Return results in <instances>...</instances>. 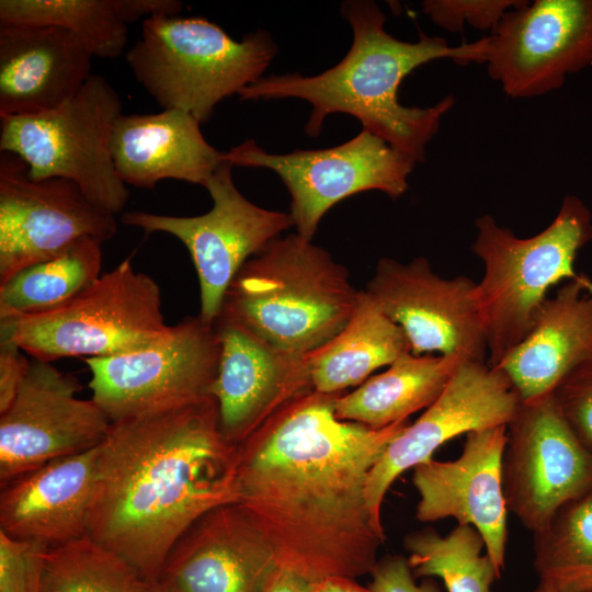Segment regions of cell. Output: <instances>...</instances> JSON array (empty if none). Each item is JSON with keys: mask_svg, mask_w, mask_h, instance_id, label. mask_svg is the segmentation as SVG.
I'll use <instances>...</instances> for the list:
<instances>
[{"mask_svg": "<svg viewBox=\"0 0 592 592\" xmlns=\"http://www.w3.org/2000/svg\"><path fill=\"white\" fill-rule=\"evenodd\" d=\"M314 583L294 570L276 566L262 592H312Z\"/></svg>", "mask_w": 592, "mask_h": 592, "instance_id": "38", "label": "cell"}, {"mask_svg": "<svg viewBox=\"0 0 592 592\" xmlns=\"http://www.w3.org/2000/svg\"><path fill=\"white\" fill-rule=\"evenodd\" d=\"M276 566L265 539L231 503L206 513L180 537L157 583L169 592H262Z\"/></svg>", "mask_w": 592, "mask_h": 592, "instance_id": "20", "label": "cell"}, {"mask_svg": "<svg viewBox=\"0 0 592 592\" xmlns=\"http://www.w3.org/2000/svg\"><path fill=\"white\" fill-rule=\"evenodd\" d=\"M98 446L52 460L1 486L0 531L48 547L87 535Z\"/></svg>", "mask_w": 592, "mask_h": 592, "instance_id": "22", "label": "cell"}, {"mask_svg": "<svg viewBox=\"0 0 592 592\" xmlns=\"http://www.w3.org/2000/svg\"><path fill=\"white\" fill-rule=\"evenodd\" d=\"M147 592H169L158 583H149Z\"/></svg>", "mask_w": 592, "mask_h": 592, "instance_id": "40", "label": "cell"}, {"mask_svg": "<svg viewBox=\"0 0 592 592\" xmlns=\"http://www.w3.org/2000/svg\"><path fill=\"white\" fill-rule=\"evenodd\" d=\"M407 353L411 349L402 329L360 291L343 329L306 355L312 390L331 395L360 386L375 369Z\"/></svg>", "mask_w": 592, "mask_h": 592, "instance_id": "25", "label": "cell"}, {"mask_svg": "<svg viewBox=\"0 0 592 592\" xmlns=\"http://www.w3.org/2000/svg\"><path fill=\"white\" fill-rule=\"evenodd\" d=\"M115 5L126 24L155 15L177 16L183 8L178 0H115Z\"/></svg>", "mask_w": 592, "mask_h": 592, "instance_id": "37", "label": "cell"}, {"mask_svg": "<svg viewBox=\"0 0 592 592\" xmlns=\"http://www.w3.org/2000/svg\"><path fill=\"white\" fill-rule=\"evenodd\" d=\"M102 243L80 238L0 284V319L49 311L79 295L102 275Z\"/></svg>", "mask_w": 592, "mask_h": 592, "instance_id": "27", "label": "cell"}, {"mask_svg": "<svg viewBox=\"0 0 592 592\" xmlns=\"http://www.w3.org/2000/svg\"><path fill=\"white\" fill-rule=\"evenodd\" d=\"M524 0H425L422 11L448 32H460L465 24L493 32L504 14Z\"/></svg>", "mask_w": 592, "mask_h": 592, "instance_id": "33", "label": "cell"}, {"mask_svg": "<svg viewBox=\"0 0 592 592\" xmlns=\"http://www.w3.org/2000/svg\"><path fill=\"white\" fill-rule=\"evenodd\" d=\"M358 295L345 266L293 234L274 239L242 265L219 316L276 350L305 356L343 329Z\"/></svg>", "mask_w": 592, "mask_h": 592, "instance_id": "4", "label": "cell"}, {"mask_svg": "<svg viewBox=\"0 0 592 592\" xmlns=\"http://www.w3.org/2000/svg\"><path fill=\"white\" fill-rule=\"evenodd\" d=\"M92 54L70 32L0 23V116L54 110L92 76Z\"/></svg>", "mask_w": 592, "mask_h": 592, "instance_id": "21", "label": "cell"}, {"mask_svg": "<svg viewBox=\"0 0 592 592\" xmlns=\"http://www.w3.org/2000/svg\"><path fill=\"white\" fill-rule=\"evenodd\" d=\"M237 463L212 396L113 421L98 446L87 535L157 583L180 537L238 502Z\"/></svg>", "mask_w": 592, "mask_h": 592, "instance_id": "2", "label": "cell"}, {"mask_svg": "<svg viewBox=\"0 0 592 592\" xmlns=\"http://www.w3.org/2000/svg\"><path fill=\"white\" fill-rule=\"evenodd\" d=\"M341 14L350 23L353 42L343 59L315 76L285 73L262 77L242 89L243 101L296 98L310 103L305 132L317 137L326 117L345 113L363 129L411 157L425 160V148L437 133L441 119L455 103L451 95L430 107H409L399 102L403 79L418 67L441 58L459 65L485 64L486 37L451 46L443 37L420 33L419 41H400L385 30L386 16L377 3L349 0Z\"/></svg>", "mask_w": 592, "mask_h": 592, "instance_id": "3", "label": "cell"}, {"mask_svg": "<svg viewBox=\"0 0 592 592\" xmlns=\"http://www.w3.org/2000/svg\"><path fill=\"white\" fill-rule=\"evenodd\" d=\"M371 592H442L432 578L415 583L407 558L391 556L377 562L372 571Z\"/></svg>", "mask_w": 592, "mask_h": 592, "instance_id": "35", "label": "cell"}, {"mask_svg": "<svg viewBox=\"0 0 592 592\" xmlns=\"http://www.w3.org/2000/svg\"><path fill=\"white\" fill-rule=\"evenodd\" d=\"M340 394L310 390L238 449V504L276 565L312 582L372 573L385 539L366 502L368 475L407 420L384 429L337 418Z\"/></svg>", "mask_w": 592, "mask_h": 592, "instance_id": "1", "label": "cell"}, {"mask_svg": "<svg viewBox=\"0 0 592 592\" xmlns=\"http://www.w3.org/2000/svg\"><path fill=\"white\" fill-rule=\"evenodd\" d=\"M312 592H371L357 584L353 579L348 578H327L314 583Z\"/></svg>", "mask_w": 592, "mask_h": 592, "instance_id": "39", "label": "cell"}, {"mask_svg": "<svg viewBox=\"0 0 592 592\" xmlns=\"http://www.w3.org/2000/svg\"><path fill=\"white\" fill-rule=\"evenodd\" d=\"M221 343L218 373L210 388L220 429L236 445L294 399L312 390L305 356L269 345L223 316L214 322Z\"/></svg>", "mask_w": 592, "mask_h": 592, "instance_id": "19", "label": "cell"}, {"mask_svg": "<svg viewBox=\"0 0 592 592\" xmlns=\"http://www.w3.org/2000/svg\"><path fill=\"white\" fill-rule=\"evenodd\" d=\"M200 121L178 109L155 114H121L111 138L117 175L125 185L155 190L167 179L205 186L225 152L204 137Z\"/></svg>", "mask_w": 592, "mask_h": 592, "instance_id": "23", "label": "cell"}, {"mask_svg": "<svg viewBox=\"0 0 592 592\" xmlns=\"http://www.w3.org/2000/svg\"><path fill=\"white\" fill-rule=\"evenodd\" d=\"M116 231L115 215L92 203L75 182L33 180L19 156L0 151V284L80 238L104 242Z\"/></svg>", "mask_w": 592, "mask_h": 592, "instance_id": "13", "label": "cell"}, {"mask_svg": "<svg viewBox=\"0 0 592 592\" xmlns=\"http://www.w3.org/2000/svg\"><path fill=\"white\" fill-rule=\"evenodd\" d=\"M462 361L453 355L407 353L352 392L339 395L335 415L376 430L405 421L440 397Z\"/></svg>", "mask_w": 592, "mask_h": 592, "instance_id": "26", "label": "cell"}, {"mask_svg": "<svg viewBox=\"0 0 592 592\" xmlns=\"http://www.w3.org/2000/svg\"><path fill=\"white\" fill-rule=\"evenodd\" d=\"M150 582L88 535L49 547L41 592H147Z\"/></svg>", "mask_w": 592, "mask_h": 592, "instance_id": "31", "label": "cell"}, {"mask_svg": "<svg viewBox=\"0 0 592 592\" xmlns=\"http://www.w3.org/2000/svg\"><path fill=\"white\" fill-rule=\"evenodd\" d=\"M225 160L234 167L273 170L291 194L296 234L307 240L325 214L349 196L372 190L394 200L403 195L417 163L366 129L335 147L288 153L266 152L247 139L226 151Z\"/></svg>", "mask_w": 592, "mask_h": 592, "instance_id": "10", "label": "cell"}, {"mask_svg": "<svg viewBox=\"0 0 592 592\" xmlns=\"http://www.w3.org/2000/svg\"><path fill=\"white\" fill-rule=\"evenodd\" d=\"M276 53L264 30L236 41L203 18L155 15L143 21L126 62L162 109L205 123L221 100L260 80Z\"/></svg>", "mask_w": 592, "mask_h": 592, "instance_id": "6", "label": "cell"}, {"mask_svg": "<svg viewBox=\"0 0 592 592\" xmlns=\"http://www.w3.org/2000/svg\"><path fill=\"white\" fill-rule=\"evenodd\" d=\"M220 354L215 325L198 315L147 346L83 360L91 372V399L113 422L210 396Z\"/></svg>", "mask_w": 592, "mask_h": 592, "instance_id": "9", "label": "cell"}, {"mask_svg": "<svg viewBox=\"0 0 592 592\" xmlns=\"http://www.w3.org/2000/svg\"><path fill=\"white\" fill-rule=\"evenodd\" d=\"M553 396L574 436L592 453V358L568 373Z\"/></svg>", "mask_w": 592, "mask_h": 592, "instance_id": "34", "label": "cell"}, {"mask_svg": "<svg viewBox=\"0 0 592 592\" xmlns=\"http://www.w3.org/2000/svg\"><path fill=\"white\" fill-rule=\"evenodd\" d=\"M521 401L501 369L485 362L463 360L440 397L389 443L372 468L365 494L375 525L384 531L382 503L399 475L432 459L440 446L456 436L508 425Z\"/></svg>", "mask_w": 592, "mask_h": 592, "instance_id": "17", "label": "cell"}, {"mask_svg": "<svg viewBox=\"0 0 592 592\" xmlns=\"http://www.w3.org/2000/svg\"><path fill=\"white\" fill-rule=\"evenodd\" d=\"M79 380L33 358L9 409L0 414V487L43 465L96 447L111 421Z\"/></svg>", "mask_w": 592, "mask_h": 592, "instance_id": "15", "label": "cell"}, {"mask_svg": "<svg viewBox=\"0 0 592 592\" xmlns=\"http://www.w3.org/2000/svg\"><path fill=\"white\" fill-rule=\"evenodd\" d=\"M232 167L225 160L205 184L213 206L203 215L133 210L121 217L124 225L172 235L186 247L198 277L200 316L208 323L218 318L242 265L294 226L291 213L266 209L247 200L234 183Z\"/></svg>", "mask_w": 592, "mask_h": 592, "instance_id": "11", "label": "cell"}, {"mask_svg": "<svg viewBox=\"0 0 592 592\" xmlns=\"http://www.w3.org/2000/svg\"><path fill=\"white\" fill-rule=\"evenodd\" d=\"M486 42L488 73L508 96L557 90L592 66V0H524Z\"/></svg>", "mask_w": 592, "mask_h": 592, "instance_id": "14", "label": "cell"}, {"mask_svg": "<svg viewBox=\"0 0 592 592\" xmlns=\"http://www.w3.org/2000/svg\"><path fill=\"white\" fill-rule=\"evenodd\" d=\"M475 286L465 275H437L423 257L409 263L382 258L364 291L402 329L412 354L485 362L488 348Z\"/></svg>", "mask_w": 592, "mask_h": 592, "instance_id": "16", "label": "cell"}, {"mask_svg": "<svg viewBox=\"0 0 592 592\" xmlns=\"http://www.w3.org/2000/svg\"><path fill=\"white\" fill-rule=\"evenodd\" d=\"M121 114L117 91L104 77L92 73L75 96L54 110L0 116V151L19 156L31 179L70 180L92 203L116 215L129 198L111 153Z\"/></svg>", "mask_w": 592, "mask_h": 592, "instance_id": "8", "label": "cell"}, {"mask_svg": "<svg viewBox=\"0 0 592 592\" xmlns=\"http://www.w3.org/2000/svg\"><path fill=\"white\" fill-rule=\"evenodd\" d=\"M471 251L481 260L483 277L476 283L478 309L489 353L496 367L530 333L548 289L577 278L574 261L592 240V215L577 196L563 198L555 219L528 238L498 225L491 215L475 221Z\"/></svg>", "mask_w": 592, "mask_h": 592, "instance_id": "5", "label": "cell"}, {"mask_svg": "<svg viewBox=\"0 0 592 592\" xmlns=\"http://www.w3.org/2000/svg\"><path fill=\"white\" fill-rule=\"evenodd\" d=\"M0 23L64 29L104 59L119 57L128 38L115 0H1Z\"/></svg>", "mask_w": 592, "mask_h": 592, "instance_id": "30", "label": "cell"}, {"mask_svg": "<svg viewBox=\"0 0 592 592\" xmlns=\"http://www.w3.org/2000/svg\"><path fill=\"white\" fill-rule=\"evenodd\" d=\"M505 443L506 425L471 431L456 459L432 458L415 466L412 476L419 494L415 517L421 522L453 517L458 525L474 526L500 573L508 540L509 511L502 483Z\"/></svg>", "mask_w": 592, "mask_h": 592, "instance_id": "18", "label": "cell"}, {"mask_svg": "<svg viewBox=\"0 0 592 592\" xmlns=\"http://www.w3.org/2000/svg\"><path fill=\"white\" fill-rule=\"evenodd\" d=\"M532 592H551L543 584L538 583L537 587Z\"/></svg>", "mask_w": 592, "mask_h": 592, "instance_id": "41", "label": "cell"}, {"mask_svg": "<svg viewBox=\"0 0 592 592\" xmlns=\"http://www.w3.org/2000/svg\"><path fill=\"white\" fill-rule=\"evenodd\" d=\"M533 534L538 583L551 592H592V490Z\"/></svg>", "mask_w": 592, "mask_h": 592, "instance_id": "28", "label": "cell"}, {"mask_svg": "<svg viewBox=\"0 0 592 592\" xmlns=\"http://www.w3.org/2000/svg\"><path fill=\"white\" fill-rule=\"evenodd\" d=\"M502 483L508 511L533 533L592 490V453L568 426L553 392L521 401L506 425Z\"/></svg>", "mask_w": 592, "mask_h": 592, "instance_id": "12", "label": "cell"}, {"mask_svg": "<svg viewBox=\"0 0 592 592\" xmlns=\"http://www.w3.org/2000/svg\"><path fill=\"white\" fill-rule=\"evenodd\" d=\"M157 282L130 258L49 311L0 319L9 338L33 358L105 357L147 346L170 333Z\"/></svg>", "mask_w": 592, "mask_h": 592, "instance_id": "7", "label": "cell"}, {"mask_svg": "<svg viewBox=\"0 0 592 592\" xmlns=\"http://www.w3.org/2000/svg\"><path fill=\"white\" fill-rule=\"evenodd\" d=\"M30 365L31 361L15 342L0 337V414L14 401Z\"/></svg>", "mask_w": 592, "mask_h": 592, "instance_id": "36", "label": "cell"}, {"mask_svg": "<svg viewBox=\"0 0 592 592\" xmlns=\"http://www.w3.org/2000/svg\"><path fill=\"white\" fill-rule=\"evenodd\" d=\"M48 548L0 531V592H41Z\"/></svg>", "mask_w": 592, "mask_h": 592, "instance_id": "32", "label": "cell"}, {"mask_svg": "<svg viewBox=\"0 0 592 592\" xmlns=\"http://www.w3.org/2000/svg\"><path fill=\"white\" fill-rule=\"evenodd\" d=\"M414 578L441 579L447 592H493L501 573L486 550L481 534L471 525H458L446 536L426 528L405 540Z\"/></svg>", "mask_w": 592, "mask_h": 592, "instance_id": "29", "label": "cell"}, {"mask_svg": "<svg viewBox=\"0 0 592 592\" xmlns=\"http://www.w3.org/2000/svg\"><path fill=\"white\" fill-rule=\"evenodd\" d=\"M592 358V281L579 275L546 298L527 337L496 367L522 401L554 391L579 364Z\"/></svg>", "mask_w": 592, "mask_h": 592, "instance_id": "24", "label": "cell"}]
</instances>
